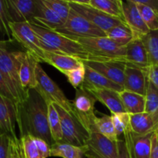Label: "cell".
Instances as JSON below:
<instances>
[{
	"label": "cell",
	"instance_id": "cell-45",
	"mask_svg": "<svg viewBox=\"0 0 158 158\" xmlns=\"http://www.w3.org/2000/svg\"><path fill=\"white\" fill-rule=\"evenodd\" d=\"M140 2L143 4L151 7L158 12V0H147V1H141L140 0Z\"/></svg>",
	"mask_w": 158,
	"mask_h": 158
},
{
	"label": "cell",
	"instance_id": "cell-26",
	"mask_svg": "<svg viewBox=\"0 0 158 158\" xmlns=\"http://www.w3.org/2000/svg\"><path fill=\"white\" fill-rule=\"evenodd\" d=\"M86 148L77 147L69 143L56 142L50 146V157L62 158H83L85 156Z\"/></svg>",
	"mask_w": 158,
	"mask_h": 158
},
{
	"label": "cell",
	"instance_id": "cell-10",
	"mask_svg": "<svg viewBox=\"0 0 158 158\" xmlns=\"http://www.w3.org/2000/svg\"><path fill=\"white\" fill-rule=\"evenodd\" d=\"M12 52L16 61L20 83L23 90L27 93L29 89H35L37 86L36 67L40 63L26 51H12Z\"/></svg>",
	"mask_w": 158,
	"mask_h": 158
},
{
	"label": "cell",
	"instance_id": "cell-35",
	"mask_svg": "<svg viewBox=\"0 0 158 158\" xmlns=\"http://www.w3.org/2000/svg\"><path fill=\"white\" fill-rule=\"evenodd\" d=\"M11 23L6 0H0V35L7 36L9 41L13 40L10 29Z\"/></svg>",
	"mask_w": 158,
	"mask_h": 158
},
{
	"label": "cell",
	"instance_id": "cell-12",
	"mask_svg": "<svg viewBox=\"0 0 158 158\" xmlns=\"http://www.w3.org/2000/svg\"><path fill=\"white\" fill-rule=\"evenodd\" d=\"M86 148L85 156L87 158H118L117 142L98 133H91Z\"/></svg>",
	"mask_w": 158,
	"mask_h": 158
},
{
	"label": "cell",
	"instance_id": "cell-32",
	"mask_svg": "<svg viewBox=\"0 0 158 158\" xmlns=\"http://www.w3.org/2000/svg\"><path fill=\"white\" fill-rule=\"evenodd\" d=\"M149 55L150 63L158 65V30L151 32L142 38Z\"/></svg>",
	"mask_w": 158,
	"mask_h": 158
},
{
	"label": "cell",
	"instance_id": "cell-11",
	"mask_svg": "<svg viewBox=\"0 0 158 158\" xmlns=\"http://www.w3.org/2000/svg\"><path fill=\"white\" fill-rule=\"evenodd\" d=\"M68 2H69L71 9H73L77 13L84 17L96 26L104 31L105 32L109 29H112L114 26L125 23L123 20L120 19L110 16L102 12L101 11L92 7L89 6V3L83 5L75 2L74 0H68Z\"/></svg>",
	"mask_w": 158,
	"mask_h": 158
},
{
	"label": "cell",
	"instance_id": "cell-21",
	"mask_svg": "<svg viewBox=\"0 0 158 158\" xmlns=\"http://www.w3.org/2000/svg\"><path fill=\"white\" fill-rule=\"evenodd\" d=\"M132 132L137 134L154 133L158 129V110L154 113H142L131 115Z\"/></svg>",
	"mask_w": 158,
	"mask_h": 158
},
{
	"label": "cell",
	"instance_id": "cell-18",
	"mask_svg": "<svg viewBox=\"0 0 158 158\" xmlns=\"http://www.w3.org/2000/svg\"><path fill=\"white\" fill-rule=\"evenodd\" d=\"M125 63L143 69L149 67V55L143 40L136 39L127 45Z\"/></svg>",
	"mask_w": 158,
	"mask_h": 158
},
{
	"label": "cell",
	"instance_id": "cell-29",
	"mask_svg": "<svg viewBox=\"0 0 158 158\" xmlns=\"http://www.w3.org/2000/svg\"><path fill=\"white\" fill-rule=\"evenodd\" d=\"M106 37L120 46H126L134 40L132 32L126 23L116 26L106 31Z\"/></svg>",
	"mask_w": 158,
	"mask_h": 158
},
{
	"label": "cell",
	"instance_id": "cell-13",
	"mask_svg": "<svg viewBox=\"0 0 158 158\" xmlns=\"http://www.w3.org/2000/svg\"><path fill=\"white\" fill-rule=\"evenodd\" d=\"M123 19L132 32L134 40L140 39L151 32L142 19L137 4L134 0L122 1Z\"/></svg>",
	"mask_w": 158,
	"mask_h": 158
},
{
	"label": "cell",
	"instance_id": "cell-7",
	"mask_svg": "<svg viewBox=\"0 0 158 158\" xmlns=\"http://www.w3.org/2000/svg\"><path fill=\"white\" fill-rule=\"evenodd\" d=\"M97 101L93 93L82 85L76 89L75 98L72 102L74 115L90 134L94 120L97 117L95 104Z\"/></svg>",
	"mask_w": 158,
	"mask_h": 158
},
{
	"label": "cell",
	"instance_id": "cell-6",
	"mask_svg": "<svg viewBox=\"0 0 158 158\" xmlns=\"http://www.w3.org/2000/svg\"><path fill=\"white\" fill-rule=\"evenodd\" d=\"M11 32L13 40H15L32 54L40 63H45L46 51L43 48L38 35L35 34L30 23H11Z\"/></svg>",
	"mask_w": 158,
	"mask_h": 158
},
{
	"label": "cell",
	"instance_id": "cell-22",
	"mask_svg": "<svg viewBox=\"0 0 158 158\" xmlns=\"http://www.w3.org/2000/svg\"><path fill=\"white\" fill-rule=\"evenodd\" d=\"M85 81L83 84L94 88L109 89L121 92L123 90V86L111 81L97 71L85 65Z\"/></svg>",
	"mask_w": 158,
	"mask_h": 158
},
{
	"label": "cell",
	"instance_id": "cell-23",
	"mask_svg": "<svg viewBox=\"0 0 158 158\" xmlns=\"http://www.w3.org/2000/svg\"><path fill=\"white\" fill-rule=\"evenodd\" d=\"M45 63L54 66L56 69L64 74L65 73L72 69H77L83 65V62L64 54L55 53V52H46Z\"/></svg>",
	"mask_w": 158,
	"mask_h": 158
},
{
	"label": "cell",
	"instance_id": "cell-41",
	"mask_svg": "<svg viewBox=\"0 0 158 158\" xmlns=\"http://www.w3.org/2000/svg\"><path fill=\"white\" fill-rule=\"evenodd\" d=\"M11 138L8 134H0V158H9Z\"/></svg>",
	"mask_w": 158,
	"mask_h": 158
},
{
	"label": "cell",
	"instance_id": "cell-5",
	"mask_svg": "<svg viewBox=\"0 0 158 158\" xmlns=\"http://www.w3.org/2000/svg\"><path fill=\"white\" fill-rule=\"evenodd\" d=\"M36 82L37 86L35 89L48 103H55L68 113L74 115L72 102L66 98L58 85L43 70L40 63L37 65L36 67Z\"/></svg>",
	"mask_w": 158,
	"mask_h": 158
},
{
	"label": "cell",
	"instance_id": "cell-1",
	"mask_svg": "<svg viewBox=\"0 0 158 158\" xmlns=\"http://www.w3.org/2000/svg\"><path fill=\"white\" fill-rule=\"evenodd\" d=\"M15 107L19 137L32 136L45 140L50 146L55 143L48 123V103L36 89H29L26 98Z\"/></svg>",
	"mask_w": 158,
	"mask_h": 158
},
{
	"label": "cell",
	"instance_id": "cell-19",
	"mask_svg": "<svg viewBox=\"0 0 158 158\" xmlns=\"http://www.w3.org/2000/svg\"><path fill=\"white\" fill-rule=\"evenodd\" d=\"M31 23H35L49 30L56 31L64 24V22L49 9L42 0H35V17Z\"/></svg>",
	"mask_w": 158,
	"mask_h": 158
},
{
	"label": "cell",
	"instance_id": "cell-8",
	"mask_svg": "<svg viewBox=\"0 0 158 158\" xmlns=\"http://www.w3.org/2000/svg\"><path fill=\"white\" fill-rule=\"evenodd\" d=\"M0 73L10 86L18 103L26 98L19 77L18 67L12 52L6 47V41H0Z\"/></svg>",
	"mask_w": 158,
	"mask_h": 158
},
{
	"label": "cell",
	"instance_id": "cell-30",
	"mask_svg": "<svg viewBox=\"0 0 158 158\" xmlns=\"http://www.w3.org/2000/svg\"><path fill=\"white\" fill-rule=\"evenodd\" d=\"M48 123L53 141L55 143L61 142L63 139L61 121L60 115L52 103H48Z\"/></svg>",
	"mask_w": 158,
	"mask_h": 158
},
{
	"label": "cell",
	"instance_id": "cell-34",
	"mask_svg": "<svg viewBox=\"0 0 158 158\" xmlns=\"http://www.w3.org/2000/svg\"><path fill=\"white\" fill-rule=\"evenodd\" d=\"M43 2L53 12H55L63 22H66L70 12L69 2L63 0H42Z\"/></svg>",
	"mask_w": 158,
	"mask_h": 158
},
{
	"label": "cell",
	"instance_id": "cell-9",
	"mask_svg": "<svg viewBox=\"0 0 158 158\" xmlns=\"http://www.w3.org/2000/svg\"><path fill=\"white\" fill-rule=\"evenodd\" d=\"M55 32L63 35L78 37H106L104 31L72 9L64 24Z\"/></svg>",
	"mask_w": 158,
	"mask_h": 158
},
{
	"label": "cell",
	"instance_id": "cell-37",
	"mask_svg": "<svg viewBox=\"0 0 158 158\" xmlns=\"http://www.w3.org/2000/svg\"><path fill=\"white\" fill-rule=\"evenodd\" d=\"M145 112L154 113L158 110V89L148 80L145 94Z\"/></svg>",
	"mask_w": 158,
	"mask_h": 158
},
{
	"label": "cell",
	"instance_id": "cell-14",
	"mask_svg": "<svg viewBox=\"0 0 158 158\" xmlns=\"http://www.w3.org/2000/svg\"><path fill=\"white\" fill-rule=\"evenodd\" d=\"M16 107L12 100L0 94V134L16 138Z\"/></svg>",
	"mask_w": 158,
	"mask_h": 158
},
{
	"label": "cell",
	"instance_id": "cell-16",
	"mask_svg": "<svg viewBox=\"0 0 158 158\" xmlns=\"http://www.w3.org/2000/svg\"><path fill=\"white\" fill-rule=\"evenodd\" d=\"M12 23H32L35 13V0H6Z\"/></svg>",
	"mask_w": 158,
	"mask_h": 158
},
{
	"label": "cell",
	"instance_id": "cell-43",
	"mask_svg": "<svg viewBox=\"0 0 158 158\" xmlns=\"http://www.w3.org/2000/svg\"><path fill=\"white\" fill-rule=\"evenodd\" d=\"M148 80L158 89V65L151 64L147 69Z\"/></svg>",
	"mask_w": 158,
	"mask_h": 158
},
{
	"label": "cell",
	"instance_id": "cell-28",
	"mask_svg": "<svg viewBox=\"0 0 158 158\" xmlns=\"http://www.w3.org/2000/svg\"><path fill=\"white\" fill-rule=\"evenodd\" d=\"M91 133H98L116 143L119 140L111 116L103 115L101 117H96Z\"/></svg>",
	"mask_w": 158,
	"mask_h": 158
},
{
	"label": "cell",
	"instance_id": "cell-36",
	"mask_svg": "<svg viewBox=\"0 0 158 158\" xmlns=\"http://www.w3.org/2000/svg\"><path fill=\"white\" fill-rule=\"evenodd\" d=\"M131 132L132 131H130L123 134V138L119 137L117 141L118 158H135L133 151Z\"/></svg>",
	"mask_w": 158,
	"mask_h": 158
},
{
	"label": "cell",
	"instance_id": "cell-2",
	"mask_svg": "<svg viewBox=\"0 0 158 158\" xmlns=\"http://www.w3.org/2000/svg\"><path fill=\"white\" fill-rule=\"evenodd\" d=\"M30 25L34 32L38 35L46 52L64 54L74 57L82 62H100L97 57L87 52L82 45L66 35L49 30L35 23H30Z\"/></svg>",
	"mask_w": 158,
	"mask_h": 158
},
{
	"label": "cell",
	"instance_id": "cell-17",
	"mask_svg": "<svg viewBox=\"0 0 158 158\" xmlns=\"http://www.w3.org/2000/svg\"><path fill=\"white\" fill-rule=\"evenodd\" d=\"M148 78L147 69L127 64L124 72L123 89L145 96Z\"/></svg>",
	"mask_w": 158,
	"mask_h": 158
},
{
	"label": "cell",
	"instance_id": "cell-4",
	"mask_svg": "<svg viewBox=\"0 0 158 158\" xmlns=\"http://www.w3.org/2000/svg\"><path fill=\"white\" fill-rule=\"evenodd\" d=\"M60 115L63 132V143L77 147H85L90 137V133L80 123L75 115L69 114L58 105L53 103Z\"/></svg>",
	"mask_w": 158,
	"mask_h": 158
},
{
	"label": "cell",
	"instance_id": "cell-33",
	"mask_svg": "<svg viewBox=\"0 0 158 158\" xmlns=\"http://www.w3.org/2000/svg\"><path fill=\"white\" fill-rule=\"evenodd\" d=\"M113 123L118 137L126 134L131 130V114L128 113H118V114H111Z\"/></svg>",
	"mask_w": 158,
	"mask_h": 158
},
{
	"label": "cell",
	"instance_id": "cell-38",
	"mask_svg": "<svg viewBox=\"0 0 158 158\" xmlns=\"http://www.w3.org/2000/svg\"><path fill=\"white\" fill-rule=\"evenodd\" d=\"M64 75L66 77L69 83L76 89H78L80 86H81L83 84V83L85 81L84 63H83V65L77 68V69H72V70L65 73Z\"/></svg>",
	"mask_w": 158,
	"mask_h": 158
},
{
	"label": "cell",
	"instance_id": "cell-44",
	"mask_svg": "<svg viewBox=\"0 0 158 158\" xmlns=\"http://www.w3.org/2000/svg\"><path fill=\"white\" fill-rule=\"evenodd\" d=\"M151 158H158V129L153 133Z\"/></svg>",
	"mask_w": 158,
	"mask_h": 158
},
{
	"label": "cell",
	"instance_id": "cell-15",
	"mask_svg": "<svg viewBox=\"0 0 158 158\" xmlns=\"http://www.w3.org/2000/svg\"><path fill=\"white\" fill-rule=\"evenodd\" d=\"M83 63L101 73L110 80L123 87L126 63L122 61H88L83 62Z\"/></svg>",
	"mask_w": 158,
	"mask_h": 158
},
{
	"label": "cell",
	"instance_id": "cell-39",
	"mask_svg": "<svg viewBox=\"0 0 158 158\" xmlns=\"http://www.w3.org/2000/svg\"><path fill=\"white\" fill-rule=\"evenodd\" d=\"M9 158H25L23 143L19 137L11 138Z\"/></svg>",
	"mask_w": 158,
	"mask_h": 158
},
{
	"label": "cell",
	"instance_id": "cell-31",
	"mask_svg": "<svg viewBox=\"0 0 158 158\" xmlns=\"http://www.w3.org/2000/svg\"><path fill=\"white\" fill-rule=\"evenodd\" d=\"M137 4L142 19L151 32L158 30V12L150 6L143 4L140 0H134Z\"/></svg>",
	"mask_w": 158,
	"mask_h": 158
},
{
	"label": "cell",
	"instance_id": "cell-3",
	"mask_svg": "<svg viewBox=\"0 0 158 158\" xmlns=\"http://www.w3.org/2000/svg\"><path fill=\"white\" fill-rule=\"evenodd\" d=\"M66 35L77 42L100 62L122 61L125 63L126 46H120L107 37H78Z\"/></svg>",
	"mask_w": 158,
	"mask_h": 158
},
{
	"label": "cell",
	"instance_id": "cell-42",
	"mask_svg": "<svg viewBox=\"0 0 158 158\" xmlns=\"http://www.w3.org/2000/svg\"><path fill=\"white\" fill-rule=\"evenodd\" d=\"M33 139L35 146L43 158L50 157V145L42 139L35 138V137H33Z\"/></svg>",
	"mask_w": 158,
	"mask_h": 158
},
{
	"label": "cell",
	"instance_id": "cell-24",
	"mask_svg": "<svg viewBox=\"0 0 158 158\" xmlns=\"http://www.w3.org/2000/svg\"><path fill=\"white\" fill-rule=\"evenodd\" d=\"M120 97L125 110L131 115L145 112V96L123 89L120 92Z\"/></svg>",
	"mask_w": 158,
	"mask_h": 158
},
{
	"label": "cell",
	"instance_id": "cell-20",
	"mask_svg": "<svg viewBox=\"0 0 158 158\" xmlns=\"http://www.w3.org/2000/svg\"><path fill=\"white\" fill-rule=\"evenodd\" d=\"M83 86H84L90 92H92L97 100L103 103L105 106H106L110 110L111 114L126 112L121 99H120V92L109 89L91 87L85 84H83Z\"/></svg>",
	"mask_w": 158,
	"mask_h": 158
},
{
	"label": "cell",
	"instance_id": "cell-40",
	"mask_svg": "<svg viewBox=\"0 0 158 158\" xmlns=\"http://www.w3.org/2000/svg\"><path fill=\"white\" fill-rule=\"evenodd\" d=\"M0 94L6 98L12 100L15 103V105L18 103V101L11 89L10 86L1 73H0Z\"/></svg>",
	"mask_w": 158,
	"mask_h": 158
},
{
	"label": "cell",
	"instance_id": "cell-25",
	"mask_svg": "<svg viewBox=\"0 0 158 158\" xmlns=\"http://www.w3.org/2000/svg\"><path fill=\"white\" fill-rule=\"evenodd\" d=\"M153 133L137 134L131 132V140L135 158H151Z\"/></svg>",
	"mask_w": 158,
	"mask_h": 158
},
{
	"label": "cell",
	"instance_id": "cell-27",
	"mask_svg": "<svg viewBox=\"0 0 158 158\" xmlns=\"http://www.w3.org/2000/svg\"><path fill=\"white\" fill-rule=\"evenodd\" d=\"M89 5L110 16L124 22L121 0H89Z\"/></svg>",
	"mask_w": 158,
	"mask_h": 158
}]
</instances>
